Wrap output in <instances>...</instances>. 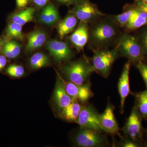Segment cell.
Segmentation results:
<instances>
[{"instance_id":"cell-1","label":"cell","mask_w":147,"mask_h":147,"mask_svg":"<svg viewBox=\"0 0 147 147\" xmlns=\"http://www.w3.org/2000/svg\"><path fill=\"white\" fill-rule=\"evenodd\" d=\"M88 44L93 51L113 47L122 32L113 15L104 14L88 24Z\"/></svg>"},{"instance_id":"cell-2","label":"cell","mask_w":147,"mask_h":147,"mask_svg":"<svg viewBox=\"0 0 147 147\" xmlns=\"http://www.w3.org/2000/svg\"><path fill=\"white\" fill-rule=\"evenodd\" d=\"M113 47L117 50L121 57L127 58L131 63L137 64L144 59V51L137 36L130 32H122Z\"/></svg>"},{"instance_id":"cell-3","label":"cell","mask_w":147,"mask_h":147,"mask_svg":"<svg viewBox=\"0 0 147 147\" xmlns=\"http://www.w3.org/2000/svg\"><path fill=\"white\" fill-rule=\"evenodd\" d=\"M62 71L67 81L79 85L86 83L94 71L91 63L86 58L66 64L62 67Z\"/></svg>"},{"instance_id":"cell-4","label":"cell","mask_w":147,"mask_h":147,"mask_svg":"<svg viewBox=\"0 0 147 147\" xmlns=\"http://www.w3.org/2000/svg\"><path fill=\"white\" fill-rule=\"evenodd\" d=\"M93 52L91 63L94 71L104 78H107L114 62L121 57L119 53L114 47Z\"/></svg>"},{"instance_id":"cell-5","label":"cell","mask_w":147,"mask_h":147,"mask_svg":"<svg viewBox=\"0 0 147 147\" xmlns=\"http://www.w3.org/2000/svg\"><path fill=\"white\" fill-rule=\"evenodd\" d=\"M74 140L79 147H100L107 145V139L101 131L92 129L80 128Z\"/></svg>"},{"instance_id":"cell-6","label":"cell","mask_w":147,"mask_h":147,"mask_svg":"<svg viewBox=\"0 0 147 147\" xmlns=\"http://www.w3.org/2000/svg\"><path fill=\"white\" fill-rule=\"evenodd\" d=\"M71 13H73L80 22L88 24L105 14L88 0H83L75 4Z\"/></svg>"},{"instance_id":"cell-7","label":"cell","mask_w":147,"mask_h":147,"mask_svg":"<svg viewBox=\"0 0 147 147\" xmlns=\"http://www.w3.org/2000/svg\"><path fill=\"white\" fill-rule=\"evenodd\" d=\"M100 115L92 105L82 106L77 123L80 128L92 129L102 132Z\"/></svg>"},{"instance_id":"cell-8","label":"cell","mask_w":147,"mask_h":147,"mask_svg":"<svg viewBox=\"0 0 147 147\" xmlns=\"http://www.w3.org/2000/svg\"><path fill=\"white\" fill-rule=\"evenodd\" d=\"M46 48L57 62L68 61L73 57V51L67 42L51 40L47 41Z\"/></svg>"},{"instance_id":"cell-9","label":"cell","mask_w":147,"mask_h":147,"mask_svg":"<svg viewBox=\"0 0 147 147\" xmlns=\"http://www.w3.org/2000/svg\"><path fill=\"white\" fill-rule=\"evenodd\" d=\"M141 116L138 108L135 105L123 129L125 135L133 141H137L142 136Z\"/></svg>"},{"instance_id":"cell-10","label":"cell","mask_w":147,"mask_h":147,"mask_svg":"<svg viewBox=\"0 0 147 147\" xmlns=\"http://www.w3.org/2000/svg\"><path fill=\"white\" fill-rule=\"evenodd\" d=\"M64 84L67 94L74 99H76L82 103H85L88 101L94 96L89 83L76 84L65 81Z\"/></svg>"},{"instance_id":"cell-11","label":"cell","mask_w":147,"mask_h":147,"mask_svg":"<svg viewBox=\"0 0 147 147\" xmlns=\"http://www.w3.org/2000/svg\"><path fill=\"white\" fill-rule=\"evenodd\" d=\"M136 7L131 18L124 28V31L131 32L147 26V4L137 3Z\"/></svg>"},{"instance_id":"cell-12","label":"cell","mask_w":147,"mask_h":147,"mask_svg":"<svg viewBox=\"0 0 147 147\" xmlns=\"http://www.w3.org/2000/svg\"><path fill=\"white\" fill-rule=\"evenodd\" d=\"M114 110V106L109 101L105 111L100 115V125L102 130L112 135L118 134L119 129Z\"/></svg>"},{"instance_id":"cell-13","label":"cell","mask_w":147,"mask_h":147,"mask_svg":"<svg viewBox=\"0 0 147 147\" xmlns=\"http://www.w3.org/2000/svg\"><path fill=\"white\" fill-rule=\"evenodd\" d=\"M89 39V25L86 22H79L77 28L69 36L71 45L77 51L84 50Z\"/></svg>"},{"instance_id":"cell-14","label":"cell","mask_w":147,"mask_h":147,"mask_svg":"<svg viewBox=\"0 0 147 147\" xmlns=\"http://www.w3.org/2000/svg\"><path fill=\"white\" fill-rule=\"evenodd\" d=\"M131 62L128 61L124 66L122 72L119 79L118 88L120 97V113L124 112L125 103L126 98L130 92L129 74Z\"/></svg>"},{"instance_id":"cell-15","label":"cell","mask_w":147,"mask_h":147,"mask_svg":"<svg viewBox=\"0 0 147 147\" xmlns=\"http://www.w3.org/2000/svg\"><path fill=\"white\" fill-rule=\"evenodd\" d=\"M54 98L55 103L60 111L70 104L73 100L66 90L63 79L59 75L55 86Z\"/></svg>"},{"instance_id":"cell-16","label":"cell","mask_w":147,"mask_h":147,"mask_svg":"<svg viewBox=\"0 0 147 147\" xmlns=\"http://www.w3.org/2000/svg\"><path fill=\"white\" fill-rule=\"evenodd\" d=\"M79 20L70 12L65 18L59 22L57 25L58 34L61 38L74 31L79 24Z\"/></svg>"},{"instance_id":"cell-17","label":"cell","mask_w":147,"mask_h":147,"mask_svg":"<svg viewBox=\"0 0 147 147\" xmlns=\"http://www.w3.org/2000/svg\"><path fill=\"white\" fill-rule=\"evenodd\" d=\"M59 19V15L57 7L53 4L45 6L38 16V21L47 26H53Z\"/></svg>"},{"instance_id":"cell-18","label":"cell","mask_w":147,"mask_h":147,"mask_svg":"<svg viewBox=\"0 0 147 147\" xmlns=\"http://www.w3.org/2000/svg\"><path fill=\"white\" fill-rule=\"evenodd\" d=\"M82 106L78 100L74 99L67 106L61 110V116L69 122L77 123Z\"/></svg>"},{"instance_id":"cell-19","label":"cell","mask_w":147,"mask_h":147,"mask_svg":"<svg viewBox=\"0 0 147 147\" xmlns=\"http://www.w3.org/2000/svg\"><path fill=\"white\" fill-rule=\"evenodd\" d=\"M28 38L27 50L29 51H32L40 48L44 45L47 36L44 32L38 29L30 33Z\"/></svg>"},{"instance_id":"cell-20","label":"cell","mask_w":147,"mask_h":147,"mask_svg":"<svg viewBox=\"0 0 147 147\" xmlns=\"http://www.w3.org/2000/svg\"><path fill=\"white\" fill-rule=\"evenodd\" d=\"M35 11L34 8L32 7L23 9L12 15L11 21L21 26H24L34 20Z\"/></svg>"},{"instance_id":"cell-21","label":"cell","mask_w":147,"mask_h":147,"mask_svg":"<svg viewBox=\"0 0 147 147\" xmlns=\"http://www.w3.org/2000/svg\"><path fill=\"white\" fill-rule=\"evenodd\" d=\"M21 51V45L14 40L6 42L3 47V54L9 59L16 58L20 55Z\"/></svg>"},{"instance_id":"cell-22","label":"cell","mask_w":147,"mask_h":147,"mask_svg":"<svg viewBox=\"0 0 147 147\" xmlns=\"http://www.w3.org/2000/svg\"><path fill=\"white\" fill-rule=\"evenodd\" d=\"M30 65L34 69H39L47 66L50 64L49 57L42 53H35L30 59Z\"/></svg>"},{"instance_id":"cell-23","label":"cell","mask_w":147,"mask_h":147,"mask_svg":"<svg viewBox=\"0 0 147 147\" xmlns=\"http://www.w3.org/2000/svg\"><path fill=\"white\" fill-rule=\"evenodd\" d=\"M136 7V3L128 6L124 9L123 12L118 15H113L115 20L121 28H124L128 23Z\"/></svg>"},{"instance_id":"cell-24","label":"cell","mask_w":147,"mask_h":147,"mask_svg":"<svg viewBox=\"0 0 147 147\" xmlns=\"http://www.w3.org/2000/svg\"><path fill=\"white\" fill-rule=\"evenodd\" d=\"M7 36L10 39L23 40L24 36L22 33V26L11 22L9 24L6 30Z\"/></svg>"},{"instance_id":"cell-25","label":"cell","mask_w":147,"mask_h":147,"mask_svg":"<svg viewBox=\"0 0 147 147\" xmlns=\"http://www.w3.org/2000/svg\"><path fill=\"white\" fill-rule=\"evenodd\" d=\"M137 108L141 116L147 117V90L137 94Z\"/></svg>"},{"instance_id":"cell-26","label":"cell","mask_w":147,"mask_h":147,"mask_svg":"<svg viewBox=\"0 0 147 147\" xmlns=\"http://www.w3.org/2000/svg\"><path fill=\"white\" fill-rule=\"evenodd\" d=\"M137 30H139L135 35L142 46L145 58L147 59V26L142 27Z\"/></svg>"},{"instance_id":"cell-27","label":"cell","mask_w":147,"mask_h":147,"mask_svg":"<svg viewBox=\"0 0 147 147\" xmlns=\"http://www.w3.org/2000/svg\"><path fill=\"white\" fill-rule=\"evenodd\" d=\"M6 72L9 76L13 77H20L25 73L24 67L20 65H11L7 67Z\"/></svg>"},{"instance_id":"cell-28","label":"cell","mask_w":147,"mask_h":147,"mask_svg":"<svg viewBox=\"0 0 147 147\" xmlns=\"http://www.w3.org/2000/svg\"><path fill=\"white\" fill-rule=\"evenodd\" d=\"M136 65L147 88V65L144 63L143 61L139 62Z\"/></svg>"},{"instance_id":"cell-29","label":"cell","mask_w":147,"mask_h":147,"mask_svg":"<svg viewBox=\"0 0 147 147\" xmlns=\"http://www.w3.org/2000/svg\"><path fill=\"white\" fill-rule=\"evenodd\" d=\"M121 146L123 147H137L138 145L135 142L130 139L124 140L121 145Z\"/></svg>"},{"instance_id":"cell-30","label":"cell","mask_w":147,"mask_h":147,"mask_svg":"<svg viewBox=\"0 0 147 147\" xmlns=\"http://www.w3.org/2000/svg\"><path fill=\"white\" fill-rule=\"evenodd\" d=\"M30 0H16L17 8L23 9L28 4Z\"/></svg>"},{"instance_id":"cell-31","label":"cell","mask_w":147,"mask_h":147,"mask_svg":"<svg viewBox=\"0 0 147 147\" xmlns=\"http://www.w3.org/2000/svg\"><path fill=\"white\" fill-rule=\"evenodd\" d=\"M49 0H32L33 3L38 7H42L47 5Z\"/></svg>"},{"instance_id":"cell-32","label":"cell","mask_w":147,"mask_h":147,"mask_svg":"<svg viewBox=\"0 0 147 147\" xmlns=\"http://www.w3.org/2000/svg\"><path fill=\"white\" fill-rule=\"evenodd\" d=\"M83 0H57V1L62 4L65 5H70L71 4H75Z\"/></svg>"},{"instance_id":"cell-33","label":"cell","mask_w":147,"mask_h":147,"mask_svg":"<svg viewBox=\"0 0 147 147\" xmlns=\"http://www.w3.org/2000/svg\"><path fill=\"white\" fill-rule=\"evenodd\" d=\"M7 63V59L5 56L0 55V70L3 68Z\"/></svg>"},{"instance_id":"cell-34","label":"cell","mask_w":147,"mask_h":147,"mask_svg":"<svg viewBox=\"0 0 147 147\" xmlns=\"http://www.w3.org/2000/svg\"><path fill=\"white\" fill-rule=\"evenodd\" d=\"M5 39L4 38H0V50H1L2 48H3V46L5 44Z\"/></svg>"},{"instance_id":"cell-35","label":"cell","mask_w":147,"mask_h":147,"mask_svg":"<svg viewBox=\"0 0 147 147\" xmlns=\"http://www.w3.org/2000/svg\"><path fill=\"white\" fill-rule=\"evenodd\" d=\"M134 1L135 2L144 3L147 4V0H134Z\"/></svg>"}]
</instances>
